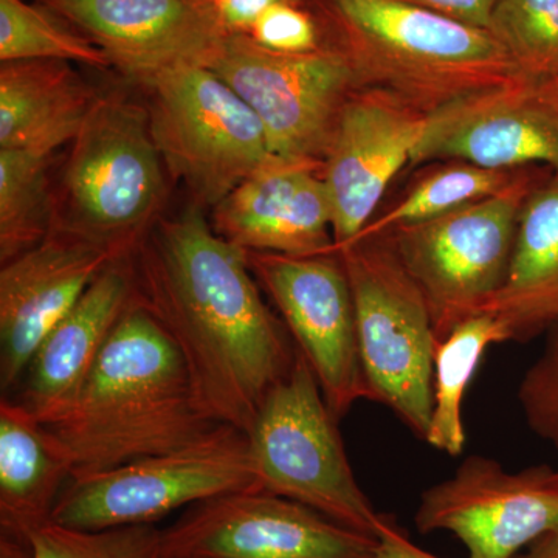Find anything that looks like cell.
Instances as JSON below:
<instances>
[{
	"instance_id": "6da1fadb",
	"label": "cell",
	"mask_w": 558,
	"mask_h": 558,
	"mask_svg": "<svg viewBox=\"0 0 558 558\" xmlns=\"http://www.w3.org/2000/svg\"><path fill=\"white\" fill-rule=\"evenodd\" d=\"M131 260L135 295L178 347L204 416L247 435L299 354L253 281L248 253L194 207L154 223Z\"/></svg>"
},
{
	"instance_id": "7a4b0ae2",
	"label": "cell",
	"mask_w": 558,
	"mask_h": 558,
	"mask_svg": "<svg viewBox=\"0 0 558 558\" xmlns=\"http://www.w3.org/2000/svg\"><path fill=\"white\" fill-rule=\"evenodd\" d=\"M46 427L68 451L73 481L183 449L218 424L197 407L174 341L135 295L75 398Z\"/></svg>"
},
{
	"instance_id": "3957f363",
	"label": "cell",
	"mask_w": 558,
	"mask_h": 558,
	"mask_svg": "<svg viewBox=\"0 0 558 558\" xmlns=\"http://www.w3.org/2000/svg\"><path fill=\"white\" fill-rule=\"evenodd\" d=\"M359 87L432 117L526 75L494 33L407 0H314Z\"/></svg>"
},
{
	"instance_id": "277c9868",
	"label": "cell",
	"mask_w": 558,
	"mask_h": 558,
	"mask_svg": "<svg viewBox=\"0 0 558 558\" xmlns=\"http://www.w3.org/2000/svg\"><path fill=\"white\" fill-rule=\"evenodd\" d=\"M247 439L263 490L301 502L371 537H379L391 519L377 512L359 486L339 421L300 351L288 376L264 399Z\"/></svg>"
},
{
	"instance_id": "5b68a950",
	"label": "cell",
	"mask_w": 558,
	"mask_h": 558,
	"mask_svg": "<svg viewBox=\"0 0 558 558\" xmlns=\"http://www.w3.org/2000/svg\"><path fill=\"white\" fill-rule=\"evenodd\" d=\"M337 253L354 299L366 395L425 440L439 343L427 301L387 234L362 238Z\"/></svg>"
},
{
	"instance_id": "8992f818",
	"label": "cell",
	"mask_w": 558,
	"mask_h": 558,
	"mask_svg": "<svg viewBox=\"0 0 558 558\" xmlns=\"http://www.w3.org/2000/svg\"><path fill=\"white\" fill-rule=\"evenodd\" d=\"M546 175L523 168L495 196L385 233L427 301L439 341L483 314L505 284L521 209Z\"/></svg>"
},
{
	"instance_id": "52a82bcc",
	"label": "cell",
	"mask_w": 558,
	"mask_h": 558,
	"mask_svg": "<svg viewBox=\"0 0 558 558\" xmlns=\"http://www.w3.org/2000/svg\"><path fill=\"white\" fill-rule=\"evenodd\" d=\"M161 154L149 113L124 98H98L73 140L64 219L53 229L132 255L163 199Z\"/></svg>"
},
{
	"instance_id": "ba28073f",
	"label": "cell",
	"mask_w": 558,
	"mask_h": 558,
	"mask_svg": "<svg viewBox=\"0 0 558 558\" xmlns=\"http://www.w3.org/2000/svg\"><path fill=\"white\" fill-rule=\"evenodd\" d=\"M161 159L202 205L216 207L278 159L252 108L205 64H180L138 81Z\"/></svg>"
},
{
	"instance_id": "9c48e42d",
	"label": "cell",
	"mask_w": 558,
	"mask_h": 558,
	"mask_svg": "<svg viewBox=\"0 0 558 558\" xmlns=\"http://www.w3.org/2000/svg\"><path fill=\"white\" fill-rule=\"evenodd\" d=\"M253 488L260 486L247 435L218 425L183 449L70 481L58 498L51 523L80 531L145 526L185 506Z\"/></svg>"
},
{
	"instance_id": "30bf717a",
	"label": "cell",
	"mask_w": 558,
	"mask_h": 558,
	"mask_svg": "<svg viewBox=\"0 0 558 558\" xmlns=\"http://www.w3.org/2000/svg\"><path fill=\"white\" fill-rule=\"evenodd\" d=\"M258 116L278 159L323 163L344 102L359 89L336 47L311 53L270 51L245 33H229L207 61Z\"/></svg>"
},
{
	"instance_id": "8fae6325",
	"label": "cell",
	"mask_w": 558,
	"mask_h": 558,
	"mask_svg": "<svg viewBox=\"0 0 558 558\" xmlns=\"http://www.w3.org/2000/svg\"><path fill=\"white\" fill-rule=\"evenodd\" d=\"M377 538L263 488L190 506L161 531V558H376Z\"/></svg>"
},
{
	"instance_id": "7c38bea8",
	"label": "cell",
	"mask_w": 558,
	"mask_h": 558,
	"mask_svg": "<svg viewBox=\"0 0 558 558\" xmlns=\"http://www.w3.org/2000/svg\"><path fill=\"white\" fill-rule=\"evenodd\" d=\"M414 524L424 535L450 532L469 558H515L558 531V468L508 472L495 459L469 457L422 494Z\"/></svg>"
},
{
	"instance_id": "4fadbf2b",
	"label": "cell",
	"mask_w": 558,
	"mask_h": 558,
	"mask_svg": "<svg viewBox=\"0 0 558 558\" xmlns=\"http://www.w3.org/2000/svg\"><path fill=\"white\" fill-rule=\"evenodd\" d=\"M247 253L253 274L278 307L293 343L317 377L330 413L340 422L355 402L368 399L343 260L337 252Z\"/></svg>"
},
{
	"instance_id": "5bb4252c",
	"label": "cell",
	"mask_w": 558,
	"mask_h": 558,
	"mask_svg": "<svg viewBox=\"0 0 558 558\" xmlns=\"http://www.w3.org/2000/svg\"><path fill=\"white\" fill-rule=\"evenodd\" d=\"M432 160L494 170L539 163L558 175V75H523L428 117L411 167Z\"/></svg>"
},
{
	"instance_id": "9a60e30c",
	"label": "cell",
	"mask_w": 558,
	"mask_h": 558,
	"mask_svg": "<svg viewBox=\"0 0 558 558\" xmlns=\"http://www.w3.org/2000/svg\"><path fill=\"white\" fill-rule=\"evenodd\" d=\"M427 124L428 116L385 92H352L323 160L336 252L373 220L389 183L411 165Z\"/></svg>"
},
{
	"instance_id": "2e32d148",
	"label": "cell",
	"mask_w": 558,
	"mask_h": 558,
	"mask_svg": "<svg viewBox=\"0 0 558 558\" xmlns=\"http://www.w3.org/2000/svg\"><path fill=\"white\" fill-rule=\"evenodd\" d=\"M119 253L53 229L0 270V388L20 387L40 343Z\"/></svg>"
},
{
	"instance_id": "e0dca14e",
	"label": "cell",
	"mask_w": 558,
	"mask_h": 558,
	"mask_svg": "<svg viewBox=\"0 0 558 558\" xmlns=\"http://www.w3.org/2000/svg\"><path fill=\"white\" fill-rule=\"evenodd\" d=\"M142 81L180 64H207L229 32L208 0H38Z\"/></svg>"
},
{
	"instance_id": "ac0fdd59",
	"label": "cell",
	"mask_w": 558,
	"mask_h": 558,
	"mask_svg": "<svg viewBox=\"0 0 558 558\" xmlns=\"http://www.w3.org/2000/svg\"><path fill=\"white\" fill-rule=\"evenodd\" d=\"M215 229L245 252L310 256L336 252L323 163L275 159L215 207Z\"/></svg>"
},
{
	"instance_id": "d6986e66",
	"label": "cell",
	"mask_w": 558,
	"mask_h": 558,
	"mask_svg": "<svg viewBox=\"0 0 558 558\" xmlns=\"http://www.w3.org/2000/svg\"><path fill=\"white\" fill-rule=\"evenodd\" d=\"M135 299L131 255L113 259L33 355L17 403L44 425L64 413Z\"/></svg>"
},
{
	"instance_id": "ffe728a7",
	"label": "cell",
	"mask_w": 558,
	"mask_h": 558,
	"mask_svg": "<svg viewBox=\"0 0 558 558\" xmlns=\"http://www.w3.org/2000/svg\"><path fill=\"white\" fill-rule=\"evenodd\" d=\"M72 481L68 451L31 411L0 400V558H32L33 535L50 523Z\"/></svg>"
},
{
	"instance_id": "44dd1931",
	"label": "cell",
	"mask_w": 558,
	"mask_h": 558,
	"mask_svg": "<svg viewBox=\"0 0 558 558\" xmlns=\"http://www.w3.org/2000/svg\"><path fill=\"white\" fill-rule=\"evenodd\" d=\"M506 341H529L558 325V175L550 172L521 209L505 284L488 303Z\"/></svg>"
},
{
	"instance_id": "7402d4cb",
	"label": "cell",
	"mask_w": 558,
	"mask_h": 558,
	"mask_svg": "<svg viewBox=\"0 0 558 558\" xmlns=\"http://www.w3.org/2000/svg\"><path fill=\"white\" fill-rule=\"evenodd\" d=\"M97 100L69 62H2L0 149L53 153L76 138Z\"/></svg>"
},
{
	"instance_id": "603a6c76",
	"label": "cell",
	"mask_w": 558,
	"mask_h": 558,
	"mask_svg": "<svg viewBox=\"0 0 558 558\" xmlns=\"http://www.w3.org/2000/svg\"><path fill=\"white\" fill-rule=\"evenodd\" d=\"M506 336L494 315L483 312L462 322L435 352L433 411L425 442L433 449L459 457L465 446L462 400L488 347L505 343Z\"/></svg>"
},
{
	"instance_id": "cb8c5ba5",
	"label": "cell",
	"mask_w": 558,
	"mask_h": 558,
	"mask_svg": "<svg viewBox=\"0 0 558 558\" xmlns=\"http://www.w3.org/2000/svg\"><path fill=\"white\" fill-rule=\"evenodd\" d=\"M51 154L0 149V259L2 264L28 252L49 236Z\"/></svg>"
},
{
	"instance_id": "d4e9b609",
	"label": "cell",
	"mask_w": 558,
	"mask_h": 558,
	"mask_svg": "<svg viewBox=\"0 0 558 558\" xmlns=\"http://www.w3.org/2000/svg\"><path fill=\"white\" fill-rule=\"evenodd\" d=\"M521 170L523 168L494 170L469 161H451L418 180L395 207L371 220L357 240L379 236L396 227L438 218L464 205L487 199L508 189Z\"/></svg>"
},
{
	"instance_id": "484cf974",
	"label": "cell",
	"mask_w": 558,
	"mask_h": 558,
	"mask_svg": "<svg viewBox=\"0 0 558 558\" xmlns=\"http://www.w3.org/2000/svg\"><path fill=\"white\" fill-rule=\"evenodd\" d=\"M0 61L81 62L108 68L109 58L94 43L70 31L44 7L0 0Z\"/></svg>"
},
{
	"instance_id": "4316f807",
	"label": "cell",
	"mask_w": 558,
	"mask_h": 558,
	"mask_svg": "<svg viewBox=\"0 0 558 558\" xmlns=\"http://www.w3.org/2000/svg\"><path fill=\"white\" fill-rule=\"evenodd\" d=\"M490 32L521 72L558 75V0H501Z\"/></svg>"
},
{
	"instance_id": "83f0119b",
	"label": "cell",
	"mask_w": 558,
	"mask_h": 558,
	"mask_svg": "<svg viewBox=\"0 0 558 558\" xmlns=\"http://www.w3.org/2000/svg\"><path fill=\"white\" fill-rule=\"evenodd\" d=\"M32 545V558H161V531L156 524L80 531L50 521Z\"/></svg>"
},
{
	"instance_id": "f1b7e54d",
	"label": "cell",
	"mask_w": 558,
	"mask_h": 558,
	"mask_svg": "<svg viewBox=\"0 0 558 558\" xmlns=\"http://www.w3.org/2000/svg\"><path fill=\"white\" fill-rule=\"evenodd\" d=\"M548 332L542 355L521 380L519 402L529 428L558 453V325Z\"/></svg>"
},
{
	"instance_id": "f546056e",
	"label": "cell",
	"mask_w": 558,
	"mask_h": 558,
	"mask_svg": "<svg viewBox=\"0 0 558 558\" xmlns=\"http://www.w3.org/2000/svg\"><path fill=\"white\" fill-rule=\"evenodd\" d=\"M245 35L277 53H311L326 46L318 17L304 3L282 2L264 11Z\"/></svg>"
},
{
	"instance_id": "4dcf8cb0",
	"label": "cell",
	"mask_w": 558,
	"mask_h": 558,
	"mask_svg": "<svg viewBox=\"0 0 558 558\" xmlns=\"http://www.w3.org/2000/svg\"><path fill=\"white\" fill-rule=\"evenodd\" d=\"M216 16L229 33H247L256 20L282 2L304 3V0H208Z\"/></svg>"
},
{
	"instance_id": "1f68e13d",
	"label": "cell",
	"mask_w": 558,
	"mask_h": 558,
	"mask_svg": "<svg viewBox=\"0 0 558 558\" xmlns=\"http://www.w3.org/2000/svg\"><path fill=\"white\" fill-rule=\"evenodd\" d=\"M451 20L490 31L492 16L501 0H407Z\"/></svg>"
},
{
	"instance_id": "d6a6232c",
	"label": "cell",
	"mask_w": 558,
	"mask_h": 558,
	"mask_svg": "<svg viewBox=\"0 0 558 558\" xmlns=\"http://www.w3.org/2000/svg\"><path fill=\"white\" fill-rule=\"evenodd\" d=\"M376 558H440L411 542L409 535L389 519L377 537Z\"/></svg>"
},
{
	"instance_id": "836d02e7",
	"label": "cell",
	"mask_w": 558,
	"mask_h": 558,
	"mask_svg": "<svg viewBox=\"0 0 558 558\" xmlns=\"http://www.w3.org/2000/svg\"><path fill=\"white\" fill-rule=\"evenodd\" d=\"M515 558H558V531L539 538Z\"/></svg>"
}]
</instances>
